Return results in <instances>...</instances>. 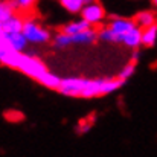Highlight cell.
I'll return each mask as SVG.
<instances>
[{
	"mask_svg": "<svg viewBox=\"0 0 157 157\" xmlns=\"http://www.w3.org/2000/svg\"><path fill=\"white\" fill-rule=\"evenodd\" d=\"M21 32L28 38L29 44H46V43L52 41V38H53V35L48 29L41 28L32 18L25 20V25H23V31Z\"/></svg>",
	"mask_w": 157,
	"mask_h": 157,
	"instance_id": "obj_1",
	"label": "cell"
},
{
	"mask_svg": "<svg viewBox=\"0 0 157 157\" xmlns=\"http://www.w3.org/2000/svg\"><path fill=\"white\" fill-rule=\"evenodd\" d=\"M17 70L21 72L23 75H26L28 78H32V79L37 81L44 72H48V67H46V64H44L40 58H37L35 55H28V53L23 52Z\"/></svg>",
	"mask_w": 157,
	"mask_h": 157,
	"instance_id": "obj_2",
	"label": "cell"
},
{
	"mask_svg": "<svg viewBox=\"0 0 157 157\" xmlns=\"http://www.w3.org/2000/svg\"><path fill=\"white\" fill-rule=\"evenodd\" d=\"M107 26L111 29L113 32V43L116 44H122V40H124V35L128 34L131 29H134L137 25L133 18H124V17H113Z\"/></svg>",
	"mask_w": 157,
	"mask_h": 157,
	"instance_id": "obj_3",
	"label": "cell"
},
{
	"mask_svg": "<svg viewBox=\"0 0 157 157\" xmlns=\"http://www.w3.org/2000/svg\"><path fill=\"white\" fill-rule=\"evenodd\" d=\"M86 21H89L92 26H102L105 17H107V12H105L104 6L98 2H93V3H87L84 5L81 14H79Z\"/></svg>",
	"mask_w": 157,
	"mask_h": 157,
	"instance_id": "obj_4",
	"label": "cell"
},
{
	"mask_svg": "<svg viewBox=\"0 0 157 157\" xmlns=\"http://www.w3.org/2000/svg\"><path fill=\"white\" fill-rule=\"evenodd\" d=\"M98 34H99V29L92 26V28H89L82 32L70 35V40H72L73 46H87V44H93L98 40Z\"/></svg>",
	"mask_w": 157,
	"mask_h": 157,
	"instance_id": "obj_5",
	"label": "cell"
},
{
	"mask_svg": "<svg viewBox=\"0 0 157 157\" xmlns=\"http://www.w3.org/2000/svg\"><path fill=\"white\" fill-rule=\"evenodd\" d=\"M122 44L128 49H139L142 46V28L136 26L134 29H131L128 34L124 35V40H122Z\"/></svg>",
	"mask_w": 157,
	"mask_h": 157,
	"instance_id": "obj_6",
	"label": "cell"
},
{
	"mask_svg": "<svg viewBox=\"0 0 157 157\" xmlns=\"http://www.w3.org/2000/svg\"><path fill=\"white\" fill-rule=\"evenodd\" d=\"M89 28H92V25L81 17V18H78V20H73V21H69V23L63 25V26L59 28V31L64 32V34H67V35H73V34L82 32V31H86V29H89Z\"/></svg>",
	"mask_w": 157,
	"mask_h": 157,
	"instance_id": "obj_7",
	"label": "cell"
},
{
	"mask_svg": "<svg viewBox=\"0 0 157 157\" xmlns=\"http://www.w3.org/2000/svg\"><path fill=\"white\" fill-rule=\"evenodd\" d=\"M6 38H8L11 48L17 52H25L29 44V41L23 32H6Z\"/></svg>",
	"mask_w": 157,
	"mask_h": 157,
	"instance_id": "obj_8",
	"label": "cell"
},
{
	"mask_svg": "<svg viewBox=\"0 0 157 157\" xmlns=\"http://www.w3.org/2000/svg\"><path fill=\"white\" fill-rule=\"evenodd\" d=\"M133 20L136 21V25H137L139 28L145 29V28H148V26L157 23V14H156V11H151V9L140 11V12H137V14L133 17Z\"/></svg>",
	"mask_w": 157,
	"mask_h": 157,
	"instance_id": "obj_9",
	"label": "cell"
},
{
	"mask_svg": "<svg viewBox=\"0 0 157 157\" xmlns=\"http://www.w3.org/2000/svg\"><path fill=\"white\" fill-rule=\"evenodd\" d=\"M61 78L56 75V73H53L51 70H48V72H44L38 79H37V82L38 84H41L43 87H48V89H51V90H56L58 92V89L61 87Z\"/></svg>",
	"mask_w": 157,
	"mask_h": 157,
	"instance_id": "obj_10",
	"label": "cell"
},
{
	"mask_svg": "<svg viewBox=\"0 0 157 157\" xmlns=\"http://www.w3.org/2000/svg\"><path fill=\"white\" fill-rule=\"evenodd\" d=\"M15 12H17L15 0H0V25H3Z\"/></svg>",
	"mask_w": 157,
	"mask_h": 157,
	"instance_id": "obj_11",
	"label": "cell"
},
{
	"mask_svg": "<svg viewBox=\"0 0 157 157\" xmlns=\"http://www.w3.org/2000/svg\"><path fill=\"white\" fill-rule=\"evenodd\" d=\"M23 25H25V18L15 12L11 18H8L2 25V28L5 29V32H21L23 31Z\"/></svg>",
	"mask_w": 157,
	"mask_h": 157,
	"instance_id": "obj_12",
	"label": "cell"
},
{
	"mask_svg": "<svg viewBox=\"0 0 157 157\" xmlns=\"http://www.w3.org/2000/svg\"><path fill=\"white\" fill-rule=\"evenodd\" d=\"M157 43V23L142 29V46L154 48Z\"/></svg>",
	"mask_w": 157,
	"mask_h": 157,
	"instance_id": "obj_13",
	"label": "cell"
},
{
	"mask_svg": "<svg viewBox=\"0 0 157 157\" xmlns=\"http://www.w3.org/2000/svg\"><path fill=\"white\" fill-rule=\"evenodd\" d=\"M61 8H64L69 14H81L84 8V0H58Z\"/></svg>",
	"mask_w": 157,
	"mask_h": 157,
	"instance_id": "obj_14",
	"label": "cell"
},
{
	"mask_svg": "<svg viewBox=\"0 0 157 157\" xmlns=\"http://www.w3.org/2000/svg\"><path fill=\"white\" fill-rule=\"evenodd\" d=\"M95 121H96V114H90V116L81 119V121L78 122V125H76V133H78L79 136L87 134V133L95 127Z\"/></svg>",
	"mask_w": 157,
	"mask_h": 157,
	"instance_id": "obj_15",
	"label": "cell"
},
{
	"mask_svg": "<svg viewBox=\"0 0 157 157\" xmlns=\"http://www.w3.org/2000/svg\"><path fill=\"white\" fill-rule=\"evenodd\" d=\"M52 46L55 49H67L69 46H73L72 44V40H70V35L64 34V32H58L55 34L52 38Z\"/></svg>",
	"mask_w": 157,
	"mask_h": 157,
	"instance_id": "obj_16",
	"label": "cell"
},
{
	"mask_svg": "<svg viewBox=\"0 0 157 157\" xmlns=\"http://www.w3.org/2000/svg\"><path fill=\"white\" fill-rule=\"evenodd\" d=\"M3 117H5V121H8L9 124H20V122L25 121V114H23L20 110H14V108L6 110V111L3 113Z\"/></svg>",
	"mask_w": 157,
	"mask_h": 157,
	"instance_id": "obj_17",
	"label": "cell"
},
{
	"mask_svg": "<svg viewBox=\"0 0 157 157\" xmlns=\"http://www.w3.org/2000/svg\"><path fill=\"white\" fill-rule=\"evenodd\" d=\"M136 66L137 64H134V63H131V61H128L124 67H122V70L119 72V78L121 79H124V81H128L133 75H134V72H136Z\"/></svg>",
	"mask_w": 157,
	"mask_h": 157,
	"instance_id": "obj_18",
	"label": "cell"
},
{
	"mask_svg": "<svg viewBox=\"0 0 157 157\" xmlns=\"http://www.w3.org/2000/svg\"><path fill=\"white\" fill-rule=\"evenodd\" d=\"M38 0H15L17 5V12H31Z\"/></svg>",
	"mask_w": 157,
	"mask_h": 157,
	"instance_id": "obj_19",
	"label": "cell"
},
{
	"mask_svg": "<svg viewBox=\"0 0 157 157\" xmlns=\"http://www.w3.org/2000/svg\"><path fill=\"white\" fill-rule=\"evenodd\" d=\"M0 44H9V41H8V38H6V32H5V29L2 28V25H0ZM11 46V44H9Z\"/></svg>",
	"mask_w": 157,
	"mask_h": 157,
	"instance_id": "obj_20",
	"label": "cell"
},
{
	"mask_svg": "<svg viewBox=\"0 0 157 157\" xmlns=\"http://www.w3.org/2000/svg\"><path fill=\"white\" fill-rule=\"evenodd\" d=\"M139 58H140V52H139L137 49H134V51H133V53H131L130 61H131V63H134V64H137V63H139Z\"/></svg>",
	"mask_w": 157,
	"mask_h": 157,
	"instance_id": "obj_21",
	"label": "cell"
},
{
	"mask_svg": "<svg viewBox=\"0 0 157 157\" xmlns=\"http://www.w3.org/2000/svg\"><path fill=\"white\" fill-rule=\"evenodd\" d=\"M93 2H98V0H84L86 5H87V3H93Z\"/></svg>",
	"mask_w": 157,
	"mask_h": 157,
	"instance_id": "obj_22",
	"label": "cell"
},
{
	"mask_svg": "<svg viewBox=\"0 0 157 157\" xmlns=\"http://www.w3.org/2000/svg\"><path fill=\"white\" fill-rule=\"evenodd\" d=\"M151 3H153V6H154V8H157V0H151Z\"/></svg>",
	"mask_w": 157,
	"mask_h": 157,
	"instance_id": "obj_23",
	"label": "cell"
}]
</instances>
